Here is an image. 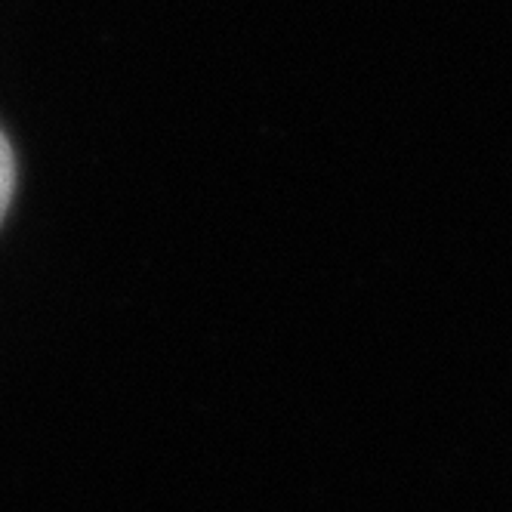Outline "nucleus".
Masks as SVG:
<instances>
[{
    "label": "nucleus",
    "instance_id": "obj_1",
    "mask_svg": "<svg viewBox=\"0 0 512 512\" xmlns=\"http://www.w3.org/2000/svg\"><path fill=\"white\" fill-rule=\"evenodd\" d=\"M13 186H16V161L7 136L0 133V219H4L10 201H13Z\"/></svg>",
    "mask_w": 512,
    "mask_h": 512
}]
</instances>
